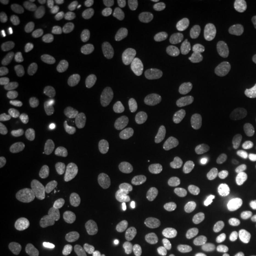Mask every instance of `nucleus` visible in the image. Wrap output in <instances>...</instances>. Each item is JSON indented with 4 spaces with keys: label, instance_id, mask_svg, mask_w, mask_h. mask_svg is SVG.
I'll return each instance as SVG.
<instances>
[{
    "label": "nucleus",
    "instance_id": "f257e3e1",
    "mask_svg": "<svg viewBox=\"0 0 256 256\" xmlns=\"http://www.w3.org/2000/svg\"><path fill=\"white\" fill-rule=\"evenodd\" d=\"M202 192L196 185H184L174 192L170 200V210L178 217L186 216L196 209L200 202Z\"/></svg>",
    "mask_w": 256,
    "mask_h": 256
},
{
    "label": "nucleus",
    "instance_id": "f03ea898",
    "mask_svg": "<svg viewBox=\"0 0 256 256\" xmlns=\"http://www.w3.org/2000/svg\"><path fill=\"white\" fill-rule=\"evenodd\" d=\"M242 200V194L238 188L226 186L216 194L214 200V212L216 218L226 220L232 217L236 210L238 209L240 203Z\"/></svg>",
    "mask_w": 256,
    "mask_h": 256
},
{
    "label": "nucleus",
    "instance_id": "7ed1b4c3",
    "mask_svg": "<svg viewBox=\"0 0 256 256\" xmlns=\"http://www.w3.org/2000/svg\"><path fill=\"white\" fill-rule=\"evenodd\" d=\"M171 164V156L168 152L162 150H156L147 158L142 168V174L144 178L148 182L160 180L168 174Z\"/></svg>",
    "mask_w": 256,
    "mask_h": 256
},
{
    "label": "nucleus",
    "instance_id": "20e7f679",
    "mask_svg": "<svg viewBox=\"0 0 256 256\" xmlns=\"http://www.w3.org/2000/svg\"><path fill=\"white\" fill-rule=\"evenodd\" d=\"M236 119L232 112L226 110H216L206 115L202 122L203 130L211 136H220L229 133L235 126Z\"/></svg>",
    "mask_w": 256,
    "mask_h": 256
},
{
    "label": "nucleus",
    "instance_id": "39448f33",
    "mask_svg": "<svg viewBox=\"0 0 256 256\" xmlns=\"http://www.w3.org/2000/svg\"><path fill=\"white\" fill-rule=\"evenodd\" d=\"M110 232L115 238L126 244H132L139 238V226L136 220L127 215H118L112 218Z\"/></svg>",
    "mask_w": 256,
    "mask_h": 256
},
{
    "label": "nucleus",
    "instance_id": "423d86ee",
    "mask_svg": "<svg viewBox=\"0 0 256 256\" xmlns=\"http://www.w3.org/2000/svg\"><path fill=\"white\" fill-rule=\"evenodd\" d=\"M106 153L121 160H133L139 154L136 145L126 138L112 136L102 142Z\"/></svg>",
    "mask_w": 256,
    "mask_h": 256
},
{
    "label": "nucleus",
    "instance_id": "0eeeda50",
    "mask_svg": "<svg viewBox=\"0 0 256 256\" xmlns=\"http://www.w3.org/2000/svg\"><path fill=\"white\" fill-rule=\"evenodd\" d=\"M34 139H36V133L32 130L22 132L5 151V162H8V164H17V162H22L31 150Z\"/></svg>",
    "mask_w": 256,
    "mask_h": 256
},
{
    "label": "nucleus",
    "instance_id": "6e6552de",
    "mask_svg": "<svg viewBox=\"0 0 256 256\" xmlns=\"http://www.w3.org/2000/svg\"><path fill=\"white\" fill-rule=\"evenodd\" d=\"M37 110L31 104H18L8 108L4 113V124L8 128H18L34 121Z\"/></svg>",
    "mask_w": 256,
    "mask_h": 256
},
{
    "label": "nucleus",
    "instance_id": "1a4fd4ad",
    "mask_svg": "<svg viewBox=\"0 0 256 256\" xmlns=\"http://www.w3.org/2000/svg\"><path fill=\"white\" fill-rule=\"evenodd\" d=\"M235 24L230 20H222L209 28L206 34V40L211 48L220 49L228 46L235 36Z\"/></svg>",
    "mask_w": 256,
    "mask_h": 256
},
{
    "label": "nucleus",
    "instance_id": "9d476101",
    "mask_svg": "<svg viewBox=\"0 0 256 256\" xmlns=\"http://www.w3.org/2000/svg\"><path fill=\"white\" fill-rule=\"evenodd\" d=\"M113 34V22L107 14H102L92 22L87 31V40L92 46H101L110 40Z\"/></svg>",
    "mask_w": 256,
    "mask_h": 256
},
{
    "label": "nucleus",
    "instance_id": "9b49d317",
    "mask_svg": "<svg viewBox=\"0 0 256 256\" xmlns=\"http://www.w3.org/2000/svg\"><path fill=\"white\" fill-rule=\"evenodd\" d=\"M60 16L66 24L78 28H86L92 24V18L88 10L82 6L75 5L74 2H66L60 5L58 10Z\"/></svg>",
    "mask_w": 256,
    "mask_h": 256
},
{
    "label": "nucleus",
    "instance_id": "f8f14e48",
    "mask_svg": "<svg viewBox=\"0 0 256 256\" xmlns=\"http://www.w3.org/2000/svg\"><path fill=\"white\" fill-rule=\"evenodd\" d=\"M186 69V63L179 56H171L166 58L156 69V80L162 83H171L183 76Z\"/></svg>",
    "mask_w": 256,
    "mask_h": 256
},
{
    "label": "nucleus",
    "instance_id": "ddd939ff",
    "mask_svg": "<svg viewBox=\"0 0 256 256\" xmlns=\"http://www.w3.org/2000/svg\"><path fill=\"white\" fill-rule=\"evenodd\" d=\"M94 174V162L88 156H81L72 166L69 174V183L72 188H82L87 185Z\"/></svg>",
    "mask_w": 256,
    "mask_h": 256
},
{
    "label": "nucleus",
    "instance_id": "4468645a",
    "mask_svg": "<svg viewBox=\"0 0 256 256\" xmlns=\"http://www.w3.org/2000/svg\"><path fill=\"white\" fill-rule=\"evenodd\" d=\"M226 92V81L224 78L218 72L210 74L206 78L202 87V96L206 104H217L222 100Z\"/></svg>",
    "mask_w": 256,
    "mask_h": 256
},
{
    "label": "nucleus",
    "instance_id": "2eb2a0df",
    "mask_svg": "<svg viewBox=\"0 0 256 256\" xmlns=\"http://www.w3.org/2000/svg\"><path fill=\"white\" fill-rule=\"evenodd\" d=\"M28 20L34 30L46 34H57L60 28L58 19L43 10H34V11L28 12Z\"/></svg>",
    "mask_w": 256,
    "mask_h": 256
},
{
    "label": "nucleus",
    "instance_id": "dca6fc26",
    "mask_svg": "<svg viewBox=\"0 0 256 256\" xmlns=\"http://www.w3.org/2000/svg\"><path fill=\"white\" fill-rule=\"evenodd\" d=\"M46 215V209L40 204L24 206L16 212L11 214V220L16 226H30L31 224L40 222Z\"/></svg>",
    "mask_w": 256,
    "mask_h": 256
},
{
    "label": "nucleus",
    "instance_id": "f3484780",
    "mask_svg": "<svg viewBox=\"0 0 256 256\" xmlns=\"http://www.w3.org/2000/svg\"><path fill=\"white\" fill-rule=\"evenodd\" d=\"M36 174L40 178L42 188L48 192L56 191L62 184L60 168L54 162H42L36 168Z\"/></svg>",
    "mask_w": 256,
    "mask_h": 256
},
{
    "label": "nucleus",
    "instance_id": "a211bd4d",
    "mask_svg": "<svg viewBox=\"0 0 256 256\" xmlns=\"http://www.w3.org/2000/svg\"><path fill=\"white\" fill-rule=\"evenodd\" d=\"M106 100L113 107H127L134 100V90L127 84H118L107 92Z\"/></svg>",
    "mask_w": 256,
    "mask_h": 256
},
{
    "label": "nucleus",
    "instance_id": "6ab92c4d",
    "mask_svg": "<svg viewBox=\"0 0 256 256\" xmlns=\"http://www.w3.org/2000/svg\"><path fill=\"white\" fill-rule=\"evenodd\" d=\"M87 60L84 56L74 55L64 63L62 68V78L66 82H75L81 78V76L86 72Z\"/></svg>",
    "mask_w": 256,
    "mask_h": 256
},
{
    "label": "nucleus",
    "instance_id": "aec40b11",
    "mask_svg": "<svg viewBox=\"0 0 256 256\" xmlns=\"http://www.w3.org/2000/svg\"><path fill=\"white\" fill-rule=\"evenodd\" d=\"M46 240V232L40 226H24L17 234V241L25 248H34Z\"/></svg>",
    "mask_w": 256,
    "mask_h": 256
},
{
    "label": "nucleus",
    "instance_id": "412c9836",
    "mask_svg": "<svg viewBox=\"0 0 256 256\" xmlns=\"http://www.w3.org/2000/svg\"><path fill=\"white\" fill-rule=\"evenodd\" d=\"M108 82H110V80H108L107 74L98 72L87 76L86 78H83L81 81L80 89H81L82 92H84L87 95L98 94V92H100L107 88Z\"/></svg>",
    "mask_w": 256,
    "mask_h": 256
},
{
    "label": "nucleus",
    "instance_id": "4be33fe9",
    "mask_svg": "<svg viewBox=\"0 0 256 256\" xmlns=\"http://www.w3.org/2000/svg\"><path fill=\"white\" fill-rule=\"evenodd\" d=\"M26 52L34 63H46L50 57V50L46 43L40 38H30L26 43Z\"/></svg>",
    "mask_w": 256,
    "mask_h": 256
},
{
    "label": "nucleus",
    "instance_id": "5701e85b",
    "mask_svg": "<svg viewBox=\"0 0 256 256\" xmlns=\"http://www.w3.org/2000/svg\"><path fill=\"white\" fill-rule=\"evenodd\" d=\"M162 46L166 50L177 51L184 49L188 44V36L186 32L180 30H168L162 34Z\"/></svg>",
    "mask_w": 256,
    "mask_h": 256
},
{
    "label": "nucleus",
    "instance_id": "b1692460",
    "mask_svg": "<svg viewBox=\"0 0 256 256\" xmlns=\"http://www.w3.org/2000/svg\"><path fill=\"white\" fill-rule=\"evenodd\" d=\"M156 74L151 66H145V64H138L133 66L130 72V82L136 86H152L156 82Z\"/></svg>",
    "mask_w": 256,
    "mask_h": 256
},
{
    "label": "nucleus",
    "instance_id": "393cba45",
    "mask_svg": "<svg viewBox=\"0 0 256 256\" xmlns=\"http://www.w3.org/2000/svg\"><path fill=\"white\" fill-rule=\"evenodd\" d=\"M37 150L42 156H51L58 153L60 147L56 142L55 133L51 130H43L37 138Z\"/></svg>",
    "mask_w": 256,
    "mask_h": 256
},
{
    "label": "nucleus",
    "instance_id": "a878e982",
    "mask_svg": "<svg viewBox=\"0 0 256 256\" xmlns=\"http://www.w3.org/2000/svg\"><path fill=\"white\" fill-rule=\"evenodd\" d=\"M19 50V43L14 32L4 30L0 34V51L5 57H14Z\"/></svg>",
    "mask_w": 256,
    "mask_h": 256
},
{
    "label": "nucleus",
    "instance_id": "bb28decb",
    "mask_svg": "<svg viewBox=\"0 0 256 256\" xmlns=\"http://www.w3.org/2000/svg\"><path fill=\"white\" fill-rule=\"evenodd\" d=\"M194 14V2H184L179 6L178 8H176V11L171 14V22L172 24L176 26L182 28L188 24L192 14Z\"/></svg>",
    "mask_w": 256,
    "mask_h": 256
},
{
    "label": "nucleus",
    "instance_id": "cd10ccee",
    "mask_svg": "<svg viewBox=\"0 0 256 256\" xmlns=\"http://www.w3.org/2000/svg\"><path fill=\"white\" fill-rule=\"evenodd\" d=\"M24 206V198L19 194H4L0 196V211L14 214Z\"/></svg>",
    "mask_w": 256,
    "mask_h": 256
},
{
    "label": "nucleus",
    "instance_id": "c85d7f7f",
    "mask_svg": "<svg viewBox=\"0 0 256 256\" xmlns=\"http://www.w3.org/2000/svg\"><path fill=\"white\" fill-rule=\"evenodd\" d=\"M22 182V174L17 168H2L0 170V188L8 190L18 186Z\"/></svg>",
    "mask_w": 256,
    "mask_h": 256
},
{
    "label": "nucleus",
    "instance_id": "c756f323",
    "mask_svg": "<svg viewBox=\"0 0 256 256\" xmlns=\"http://www.w3.org/2000/svg\"><path fill=\"white\" fill-rule=\"evenodd\" d=\"M162 34L158 28H151V30L144 32L138 40L136 44L142 51H150L158 46L159 43H162Z\"/></svg>",
    "mask_w": 256,
    "mask_h": 256
},
{
    "label": "nucleus",
    "instance_id": "7c9ffc66",
    "mask_svg": "<svg viewBox=\"0 0 256 256\" xmlns=\"http://www.w3.org/2000/svg\"><path fill=\"white\" fill-rule=\"evenodd\" d=\"M83 110L76 107H70L64 112L62 116V128L64 130H72L83 121Z\"/></svg>",
    "mask_w": 256,
    "mask_h": 256
},
{
    "label": "nucleus",
    "instance_id": "2f4dec72",
    "mask_svg": "<svg viewBox=\"0 0 256 256\" xmlns=\"http://www.w3.org/2000/svg\"><path fill=\"white\" fill-rule=\"evenodd\" d=\"M147 25H148V18L145 14H138L128 22L126 25V30L130 34H142V32H146L145 30Z\"/></svg>",
    "mask_w": 256,
    "mask_h": 256
},
{
    "label": "nucleus",
    "instance_id": "473e14b6",
    "mask_svg": "<svg viewBox=\"0 0 256 256\" xmlns=\"http://www.w3.org/2000/svg\"><path fill=\"white\" fill-rule=\"evenodd\" d=\"M235 8V2L232 0H217L211 6V11L215 17L224 18L229 16Z\"/></svg>",
    "mask_w": 256,
    "mask_h": 256
},
{
    "label": "nucleus",
    "instance_id": "72a5a7b5",
    "mask_svg": "<svg viewBox=\"0 0 256 256\" xmlns=\"http://www.w3.org/2000/svg\"><path fill=\"white\" fill-rule=\"evenodd\" d=\"M118 8H119L120 17L124 20H126L127 23L136 16L134 14V12H136V2H132V0H120L118 2Z\"/></svg>",
    "mask_w": 256,
    "mask_h": 256
},
{
    "label": "nucleus",
    "instance_id": "f704fd0d",
    "mask_svg": "<svg viewBox=\"0 0 256 256\" xmlns=\"http://www.w3.org/2000/svg\"><path fill=\"white\" fill-rule=\"evenodd\" d=\"M72 256H98V252L89 243L81 242L74 247Z\"/></svg>",
    "mask_w": 256,
    "mask_h": 256
},
{
    "label": "nucleus",
    "instance_id": "c9c22d12",
    "mask_svg": "<svg viewBox=\"0 0 256 256\" xmlns=\"http://www.w3.org/2000/svg\"><path fill=\"white\" fill-rule=\"evenodd\" d=\"M2 6L8 11L16 12L19 11L23 6V2L22 0H2Z\"/></svg>",
    "mask_w": 256,
    "mask_h": 256
},
{
    "label": "nucleus",
    "instance_id": "e433bc0d",
    "mask_svg": "<svg viewBox=\"0 0 256 256\" xmlns=\"http://www.w3.org/2000/svg\"><path fill=\"white\" fill-rule=\"evenodd\" d=\"M138 5L145 11H154V10L159 8L160 2L159 0H139Z\"/></svg>",
    "mask_w": 256,
    "mask_h": 256
},
{
    "label": "nucleus",
    "instance_id": "4c0bfd02",
    "mask_svg": "<svg viewBox=\"0 0 256 256\" xmlns=\"http://www.w3.org/2000/svg\"><path fill=\"white\" fill-rule=\"evenodd\" d=\"M95 4L104 11H110L116 5V2H114V0H96Z\"/></svg>",
    "mask_w": 256,
    "mask_h": 256
},
{
    "label": "nucleus",
    "instance_id": "58836bf2",
    "mask_svg": "<svg viewBox=\"0 0 256 256\" xmlns=\"http://www.w3.org/2000/svg\"><path fill=\"white\" fill-rule=\"evenodd\" d=\"M20 78H22V82H23L24 86H30L31 84L32 78H31L30 70H28V68H25V69L22 70Z\"/></svg>",
    "mask_w": 256,
    "mask_h": 256
},
{
    "label": "nucleus",
    "instance_id": "ea45409f",
    "mask_svg": "<svg viewBox=\"0 0 256 256\" xmlns=\"http://www.w3.org/2000/svg\"><path fill=\"white\" fill-rule=\"evenodd\" d=\"M2 81H4V87L8 89V92H14V83L12 81V78L10 75H5L4 78H2Z\"/></svg>",
    "mask_w": 256,
    "mask_h": 256
},
{
    "label": "nucleus",
    "instance_id": "a19ab883",
    "mask_svg": "<svg viewBox=\"0 0 256 256\" xmlns=\"http://www.w3.org/2000/svg\"><path fill=\"white\" fill-rule=\"evenodd\" d=\"M24 256H55L52 252L44 250H28L24 254Z\"/></svg>",
    "mask_w": 256,
    "mask_h": 256
},
{
    "label": "nucleus",
    "instance_id": "79ce46f5",
    "mask_svg": "<svg viewBox=\"0 0 256 256\" xmlns=\"http://www.w3.org/2000/svg\"><path fill=\"white\" fill-rule=\"evenodd\" d=\"M118 256H136V250L134 248H126L116 252Z\"/></svg>",
    "mask_w": 256,
    "mask_h": 256
},
{
    "label": "nucleus",
    "instance_id": "37998d69",
    "mask_svg": "<svg viewBox=\"0 0 256 256\" xmlns=\"http://www.w3.org/2000/svg\"><path fill=\"white\" fill-rule=\"evenodd\" d=\"M252 256H256V230L252 238Z\"/></svg>",
    "mask_w": 256,
    "mask_h": 256
},
{
    "label": "nucleus",
    "instance_id": "c03bdc74",
    "mask_svg": "<svg viewBox=\"0 0 256 256\" xmlns=\"http://www.w3.org/2000/svg\"><path fill=\"white\" fill-rule=\"evenodd\" d=\"M75 5H84V4H87V0H75V2H72Z\"/></svg>",
    "mask_w": 256,
    "mask_h": 256
},
{
    "label": "nucleus",
    "instance_id": "a18cd8bd",
    "mask_svg": "<svg viewBox=\"0 0 256 256\" xmlns=\"http://www.w3.org/2000/svg\"><path fill=\"white\" fill-rule=\"evenodd\" d=\"M202 16H203V14H202V12H198L196 16H194V18H192V19H194V22H197L202 18Z\"/></svg>",
    "mask_w": 256,
    "mask_h": 256
},
{
    "label": "nucleus",
    "instance_id": "49530a36",
    "mask_svg": "<svg viewBox=\"0 0 256 256\" xmlns=\"http://www.w3.org/2000/svg\"><path fill=\"white\" fill-rule=\"evenodd\" d=\"M255 124H256V112H255Z\"/></svg>",
    "mask_w": 256,
    "mask_h": 256
},
{
    "label": "nucleus",
    "instance_id": "de8ad7c7",
    "mask_svg": "<svg viewBox=\"0 0 256 256\" xmlns=\"http://www.w3.org/2000/svg\"><path fill=\"white\" fill-rule=\"evenodd\" d=\"M112 256H118V254H116V252H115V254H113Z\"/></svg>",
    "mask_w": 256,
    "mask_h": 256
},
{
    "label": "nucleus",
    "instance_id": "09e8293b",
    "mask_svg": "<svg viewBox=\"0 0 256 256\" xmlns=\"http://www.w3.org/2000/svg\"><path fill=\"white\" fill-rule=\"evenodd\" d=\"M255 36H256V28H255Z\"/></svg>",
    "mask_w": 256,
    "mask_h": 256
}]
</instances>
